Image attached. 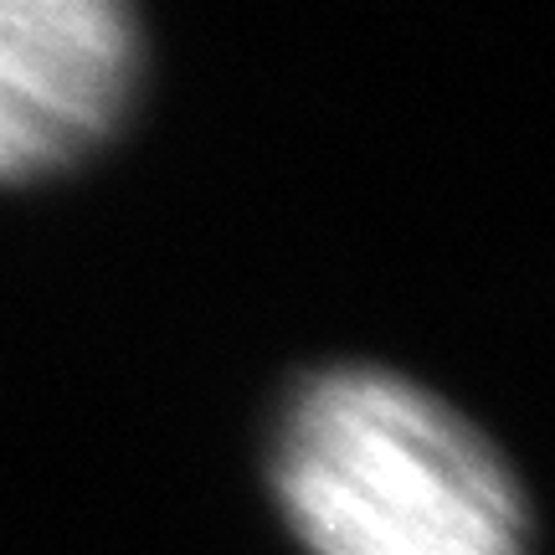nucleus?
<instances>
[{"label": "nucleus", "mask_w": 555, "mask_h": 555, "mask_svg": "<svg viewBox=\"0 0 555 555\" xmlns=\"http://www.w3.org/2000/svg\"><path fill=\"white\" fill-rule=\"evenodd\" d=\"M273 489L309 555H525L530 540L494 442L380 365H330L288 397Z\"/></svg>", "instance_id": "nucleus-1"}, {"label": "nucleus", "mask_w": 555, "mask_h": 555, "mask_svg": "<svg viewBox=\"0 0 555 555\" xmlns=\"http://www.w3.org/2000/svg\"><path fill=\"white\" fill-rule=\"evenodd\" d=\"M139 16L114 0H0V180L78 165L129 114Z\"/></svg>", "instance_id": "nucleus-2"}]
</instances>
